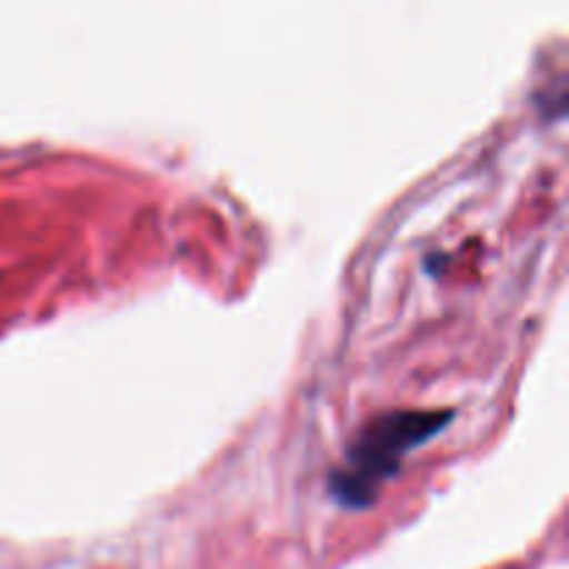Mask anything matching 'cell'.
Listing matches in <instances>:
<instances>
[{"label": "cell", "mask_w": 569, "mask_h": 569, "mask_svg": "<svg viewBox=\"0 0 569 569\" xmlns=\"http://www.w3.org/2000/svg\"><path fill=\"white\" fill-rule=\"evenodd\" d=\"M450 409H406L376 417L350 442L348 459L331 472V495L345 509H367L376 503L383 481L398 472L406 453L420 448L450 426Z\"/></svg>", "instance_id": "cell-1"}]
</instances>
